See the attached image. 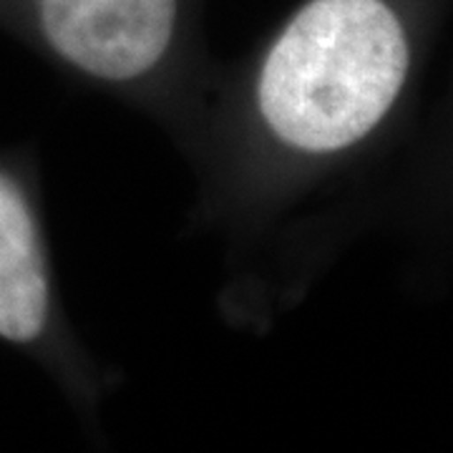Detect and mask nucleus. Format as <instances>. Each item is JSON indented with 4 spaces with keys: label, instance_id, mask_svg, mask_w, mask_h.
Instances as JSON below:
<instances>
[{
    "label": "nucleus",
    "instance_id": "1",
    "mask_svg": "<svg viewBox=\"0 0 453 453\" xmlns=\"http://www.w3.org/2000/svg\"><path fill=\"white\" fill-rule=\"evenodd\" d=\"M408 68L398 0H305L265 53L257 113L290 151L340 154L383 124Z\"/></svg>",
    "mask_w": 453,
    "mask_h": 453
},
{
    "label": "nucleus",
    "instance_id": "2",
    "mask_svg": "<svg viewBox=\"0 0 453 453\" xmlns=\"http://www.w3.org/2000/svg\"><path fill=\"white\" fill-rule=\"evenodd\" d=\"M26 16L53 53L91 79H144L174 46L184 0H0Z\"/></svg>",
    "mask_w": 453,
    "mask_h": 453
},
{
    "label": "nucleus",
    "instance_id": "3",
    "mask_svg": "<svg viewBox=\"0 0 453 453\" xmlns=\"http://www.w3.org/2000/svg\"><path fill=\"white\" fill-rule=\"evenodd\" d=\"M50 315L43 240L23 184L0 164V340L33 345Z\"/></svg>",
    "mask_w": 453,
    "mask_h": 453
}]
</instances>
